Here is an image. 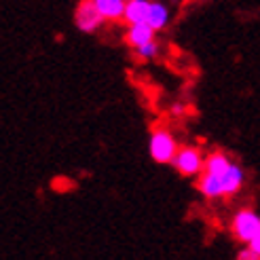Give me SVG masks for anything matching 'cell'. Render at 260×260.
<instances>
[{
    "instance_id": "cell-7",
    "label": "cell",
    "mask_w": 260,
    "mask_h": 260,
    "mask_svg": "<svg viewBox=\"0 0 260 260\" xmlns=\"http://www.w3.org/2000/svg\"><path fill=\"white\" fill-rule=\"evenodd\" d=\"M222 180H224V197L237 194L241 190V186H243V180H245V174L241 170V165L231 163V167L222 174Z\"/></svg>"
},
{
    "instance_id": "cell-13",
    "label": "cell",
    "mask_w": 260,
    "mask_h": 260,
    "mask_svg": "<svg viewBox=\"0 0 260 260\" xmlns=\"http://www.w3.org/2000/svg\"><path fill=\"white\" fill-rule=\"evenodd\" d=\"M237 260H260V254L248 245V248H243V250L237 254Z\"/></svg>"
},
{
    "instance_id": "cell-11",
    "label": "cell",
    "mask_w": 260,
    "mask_h": 260,
    "mask_svg": "<svg viewBox=\"0 0 260 260\" xmlns=\"http://www.w3.org/2000/svg\"><path fill=\"white\" fill-rule=\"evenodd\" d=\"M231 163L233 161H229L226 154L214 152V154H210V157L205 159V172H212V174H220V176H222L229 170V167H231Z\"/></svg>"
},
{
    "instance_id": "cell-1",
    "label": "cell",
    "mask_w": 260,
    "mask_h": 260,
    "mask_svg": "<svg viewBox=\"0 0 260 260\" xmlns=\"http://www.w3.org/2000/svg\"><path fill=\"white\" fill-rule=\"evenodd\" d=\"M178 144H176V138L167 132L163 127H157L154 132L150 134V140H148V152L152 161L157 163H172L176 152H178Z\"/></svg>"
},
{
    "instance_id": "cell-6",
    "label": "cell",
    "mask_w": 260,
    "mask_h": 260,
    "mask_svg": "<svg viewBox=\"0 0 260 260\" xmlns=\"http://www.w3.org/2000/svg\"><path fill=\"white\" fill-rule=\"evenodd\" d=\"M154 32H157V30H154L148 21L129 23L127 34H125V41H127V45H132L134 49H138V47H142V45L154 41Z\"/></svg>"
},
{
    "instance_id": "cell-10",
    "label": "cell",
    "mask_w": 260,
    "mask_h": 260,
    "mask_svg": "<svg viewBox=\"0 0 260 260\" xmlns=\"http://www.w3.org/2000/svg\"><path fill=\"white\" fill-rule=\"evenodd\" d=\"M95 5L106 21H119L125 15L127 0H95Z\"/></svg>"
},
{
    "instance_id": "cell-8",
    "label": "cell",
    "mask_w": 260,
    "mask_h": 260,
    "mask_svg": "<svg viewBox=\"0 0 260 260\" xmlns=\"http://www.w3.org/2000/svg\"><path fill=\"white\" fill-rule=\"evenodd\" d=\"M170 17H172V13L170 9H167V5L159 3V0H150V9H148V17L146 21L152 25L154 30H163L167 23H170Z\"/></svg>"
},
{
    "instance_id": "cell-15",
    "label": "cell",
    "mask_w": 260,
    "mask_h": 260,
    "mask_svg": "<svg viewBox=\"0 0 260 260\" xmlns=\"http://www.w3.org/2000/svg\"><path fill=\"white\" fill-rule=\"evenodd\" d=\"M182 112H184V106H182V104H176L172 108V114H182Z\"/></svg>"
},
{
    "instance_id": "cell-12",
    "label": "cell",
    "mask_w": 260,
    "mask_h": 260,
    "mask_svg": "<svg viewBox=\"0 0 260 260\" xmlns=\"http://www.w3.org/2000/svg\"><path fill=\"white\" fill-rule=\"evenodd\" d=\"M136 55H138L140 59H152V57H157V55H159V45L154 43V41H150V43H146V45L138 47V49H136Z\"/></svg>"
},
{
    "instance_id": "cell-4",
    "label": "cell",
    "mask_w": 260,
    "mask_h": 260,
    "mask_svg": "<svg viewBox=\"0 0 260 260\" xmlns=\"http://www.w3.org/2000/svg\"><path fill=\"white\" fill-rule=\"evenodd\" d=\"M172 165L182 176H197V174H201L205 170V159H203V154H201L199 148L182 146V148H178Z\"/></svg>"
},
{
    "instance_id": "cell-5",
    "label": "cell",
    "mask_w": 260,
    "mask_h": 260,
    "mask_svg": "<svg viewBox=\"0 0 260 260\" xmlns=\"http://www.w3.org/2000/svg\"><path fill=\"white\" fill-rule=\"evenodd\" d=\"M197 186H199V192L203 194V197L207 199H220V197H224V180L220 174H212V172H201L199 176V182H197Z\"/></svg>"
},
{
    "instance_id": "cell-3",
    "label": "cell",
    "mask_w": 260,
    "mask_h": 260,
    "mask_svg": "<svg viewBox=\"0 0 260 260\" xmlns=\"http://www.w3.org/2000/svg\"><path fill=\"white\" fill-rule=\"evenodd\" d=\"M104 21H106V19H104V15L100 13L95 0H81L79 7H76V11H74L76 28H79L81 32H85V34L98 32L104 25Z\"/></svg>"
},
{
    "instance_id": "cell-14",
    "label": "cell",
    "mask_w": 260,
    "mask_h": 260,
    "mask_svg": "<svg viewBox=\"0 0 260 260\" xmlns=\"http://www.w3.org/2000/svg\"><path fill=\"white\" fill-rule=\"evenodd\" d=\"M248 245H250L252 250H256V252L260 254V233H258V235H256V237H254V239H252V241H250Z\"/></svg>"
},
{
    "instance_id": "cell-2",
    "label": "cell",
    "mask_w": 260,
    "mask_h": 260,
    "mask_svg": "<svg viewBox=\"0 0 260 260\" xmlns=\"http://www.w3.org/2000/svg\"><path fill=\"white\" fill-rule=\"evenodd\" d=\"M231 231L237 241L248 245L260 233V216L254 210H239L231 222Z\"/></svg>"
},
{
    "instance_id": "cell-9",
    "label": "cell",
    "mask_w": 260,
    "mask_h": 260,
    "mask_svg": "<svg viewBox=\"0 0 260 260\" xmlns=\"http://www.w3.org/2000/svg\"><path fill=\"white\" fill-rule=\"evenodd\" d=\"M148 9H150V0H127L123 21H127V23L146 21V17H148Z\"/></svg>"
}]
</instances>
